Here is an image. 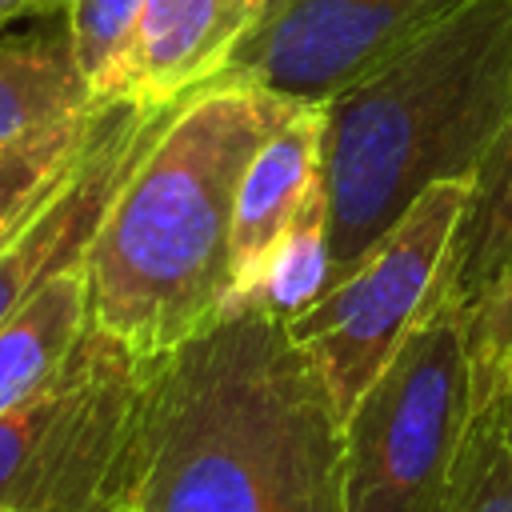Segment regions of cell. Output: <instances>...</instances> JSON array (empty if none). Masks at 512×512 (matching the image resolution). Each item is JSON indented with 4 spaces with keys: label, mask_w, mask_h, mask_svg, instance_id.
Wrapping results in <instances>:
<instances>
[{
    "label": "cell",
    "mask_w": 512,
    "mask_h": 512,
    "mask_svg": "<svg viewBox=\"0 0 512 512\" xmlns=\"http://www.w3.org/2000/svg\"><path fill=\"white\" fill-rule=\"evenodd\" d=\"M104 104L0 148V248L68 184L96 136Z\"/></svg>",
    "instance_id": "5bb4252c"
},
{
    "label": "cell",
    "mask_w": 512,
    "mask_h": 512,
    "mask_svg": "<svg viewBox=\"0 0 512 512\" xmlns=\"http://www.w3.org/2000/svg\"><path fill=\"white\" fill-rule=\"evenodd\" d=\"M468 416V328L440 292L340 420V512H432Z\"/></svg>",
    "instance_id": "277c9868"
},
{
    "label": "cell",
    "mask_w": 512,
    "mask_h": 512,
    "mask_svg": "<svg viewBox=\"0 0 512 512\" xmlns=\"http://www.w3.org/2000/svg\"><path fill=\"white\" fill-rule=\"evenodd\" d=\"M60 12L56 28L0 40V148L96 108Z\"/></svg>",
    "instance_id": "8fae6325"
},
{
    "label": "cell",
    "mask_w": 512,
    "mask_h": 512,
    "mask_svg": "<svg viewBox=\"0 0 512 512\" xmlns=\"http://www.w3.org/2000/svg\"><path fill=\"white\" fill-rule=\"evenodd\" d=\"M148 360L88 320L64 368L0 416V508H120V468Z\"/></svg>",
    "instance_id": "5b68a950"
},
{
    "label": "cell",
    "mask_w": 512,
    "mask_h": 512,
    "mask_svg": "<svg viewBox=\"0 0 512 512\" xmlns=\"http://www.w3.org/2000/svg\"><path fill=\"white\" fill-rule=\"evenodd\" d=\"M0 512H8V508H0Z\"/></svg>",
    "instance_id": "7402d4cb"
},
{
    "label": "cell",
    "mask_w": 512,
    "mask_h": 512,
    "mask_svg": "<svg viewBox=\"0 0 512 512\" xmlns=\"http://www.w3.org/2000/svg\"><path fill=\"white\" fill-rule=\"evenodd\" d=\"M88 320V272L80 260L56 272L20 312L0 324V416L40 392L64 368Z\"/></svg>",
    "instance_id": "4fadbf2b"
},
{
    "label": "cell",
    "mask_w": 512,
    "mask_h": 512,
    "mask_svg": "<svg viewBox=\"0 0 512 512\" xmlns=\"http://www.w3.org/2000/svg\"><path fill=\"white\" fill-rule=\"evenodd\" d=\"M432 512H512V440L496 400L468 416L460 452Z\"/></svg>",
    "instance_id": "2e32d148"
},
{
    "label": "cell",
    "mask_w": 512,
    "mask_h": 512,
    "mask_svg": "<svg viewBox=\"0 0 512 512\" xmlns=\"http://www.w3.org/2000/svg\"><path fill=\"white\" fill-rule=\"evenodd\" d=\"M112 512H128V508H112Z\"/></svg>",
    "instance_id": "44dd1931"
},
{
    "label": "cell",
    "mask_w": 512,
    "mask_h": 512,
    "mask_svg": "<svg viewBox=\"0 0 512 512\" xmlns=\"http://www.w3.org/2000/svg\"><path fill=\"white\" fill-rule=\"evenodd\" d=\"M512 264V112L468 176L464 212L444 264V296L468 316Z\"/></svg>",
    "instance_id": "7c38bea8"
},
{
    "label": "cell",
    "mask_w": 512,
    "mask_h": 512,
    "mask_svg": "<svg viewBox=\"0 0 512 512\" xmlns=\"http://www.w3.org/2000/svg\"><path fill=\"white\" fill-rule=\"evenodd\" d=\"M268 0H144L104 100L172 108L212 84L248 40Z\"/></svg>",
    "instance_id": "9c48e42d"
},
{
    "label": "cell",
    "mask_w": 512,
    "mask_h": 512,
    "mask_svg": "<svg viewBox=\"0 0 512 512\" xmlns=\"http://www.w3.org/2000/svg\"><path fill=\"white\" fill-rule=\"evenodd\" d=\"M496 404H500V412H504V428H508V440H512V380H508L504 396H496Z\"/></svg>",
    "instance_id": "ffe728a7"
},
{
    "label": "cell",
    "mask_w": 512,
    "mask_h": 512,
    "mask_svg": "<svg viewBox=\"0 0 512 512\" xmlns=\"http://www.w3.org/2000/svg\"><path fill=\"white\" fill-rule=\"evenodd\" d=\"M140 4L144 0H64V24L72 36V52L96 100H104V84L124 52V40L140 16Z\"/></svg>",
    "instance_id": "ac0fdd59"
},
{
    "label": "cell",
    "mask_w": 512,
    "mask_h": 512,
    "mask_svg": "<svg viewBox=\"0 0 512 512\" xmlns=\"http://www.w3.org/2000/svg\"><path fill=\"white\" fill-rule=\"evenodd\" d=\"M32 12H64V0H0V32Z\"/></svg>",
    "instance_id": "d6986e66"
},
{
    "label": "cell",
    "mask_w": 512,
    "mask_h": 512,
    "mask_svg": "<svg viewBox=\"0 0 512 512\" xmlns=\"http://www.w3.org/2000/svg\"><path fill=\"white\" fill-rule=\"evenodd\" d=\"M324 180V104H296L244 164L232 212V312L244 308L272 244Z\"/></svg>",
    "instance_id": "30bf717a"
},
{
    "label": "cell",
    "mask_w": 512,
    "mask_h": 512,
    "mask_svg": "<svg viewBox=\"0 0 512 512\" xmlns=\"http://www.w3.org/2000/svg\"><path fill=\"white\" fill-rule=\"evenodd\" d=\"M464 4L468 0H268L216 80L324 104Z\"/></svg>",
    "instance_id": "52a82bcc"
},
{
    "label": "cell",
    "mask_w": 512,
    "mask_h": 512,
    "mask_svg": "<svg viewBox=\"0 0 512 512\" xmlns=\"http://www.w3.org/2000/svg\"><path fill=\"white\" fill-rule=\"evenodd\" d=\"M468 368H472V412L504 396L512 380V264L464 316Z\"/></svg>",
    "instance_id": "e0dca14e"
},
{
    "label": "cell",
    "mask_w": 512,
    "mask_h": 512,
    "mask_svg": "<svg viewBox=\"0 0 512 512\" xmlns=\"http://www.w3.org/2000/svg\"><path fill=\"white\" fill-rule=\"evenodd\" d=\"M464 196L468 180L424 188L384 236H376L300 316L288 320V336L316 368L336 420L352 412L444 292V264Z\"/></svg>",
    "instance_id": "8992f818"
},
{
    "label": "cell",
    "mask_w": 512,
    "mask_h": 512,
    "mask_svg": "<svg viewBox=\"0 0 512 512\" xmlns=\"http://www.w3.org/2000/svg\"><path fill=\"white\" fill-rule=\"evenodd\" d=\"M332 284V240H328V192L324 180L292 216V224L272 244L244 308H260L276 320L300 316Z\"/></svg>",
    "instance_id": "9a60e30c"
},
{
    "label": "cell",
    "mask_w": 512,
    "mask_h": 512,
    "mask_svg": "<svg viewBox=\"0 0 512 512\" xmlns=\"http://www.w3.org/2000/svg\"><path fill=\"white\" fill-rule=\"evenodd\" d=\"M176 108V104H172ZM172 108H136L128 100H108L96 124V136L68 176V184L0 248V324L20 312L56 272L80 264L88 244Z\"/></svg>",
    "instance_id": "ba28073f"
},
{
    "label": "cell",
    "mask_w": 512,
    "mask_h": 512,
    "mask_svg": "<svg viewBox=\"0 0 512 512\" xmlns=\"http://www.w3.org/2000/svg\"><path fill=\"white\" fill-rule=\"evenodd\" d=\"M212 80L188 92L116 188L84 256L92 320L160 356L232 312V212L244 164L296 108Z\"/></svg>",
    "instance_id": "7a4b0ae2"
},
{
    "label": "cell",
    "mask_w": 512,
    "mask_h": 512,
    "mask_svg": "<svg viewBox=\"0 0 512 512\" xmlns=\"http://www.w3.org/2000/svg\"><path fill=\"white\" fill-rule=\"evenodd\" d=\"M512 112V0H468L324 100L332 280L440 180H468Z\"/></svg>",
    "instance_id": "3957f363"
},
{
    "label": "cell",
    "mask_w": 512,
    "mask_h": 512,
    "mask_svg": "<svg viewBox=\"0 0 512 512\" xmlns=\"http://www.w3.org/2000/svg\"><path fill=\"white\" fill-rule=\"evenodd\" d=\"M120 508L340 512V420L284 320L236 308L148 360Z\"/></svg>",
    "instance_id": "6da1fadb"
}]
</instances>
